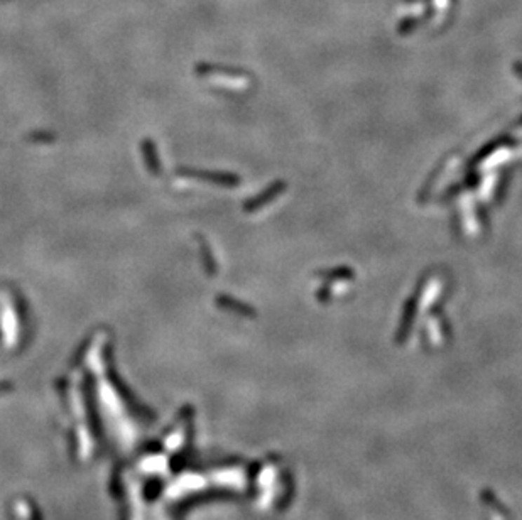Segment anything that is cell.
<instances>
[{
	"label": "cell",
	"mask_w": 522,
	"mask_h": 520,
	"mask_svg": "<svg viewBox=\"0 0 522 520\" xmlns=\"http://www.w3.org/2000/svg\"><path fill=\"white\" fill-rule=\"evenodd\" d=\"M180 176H183L185 180H201V181H208V182H215V185L220 186H235L239 182V180L235 176H229V174H217V173H206V171H193V169H181Z\"/></svg>",
	"instance_id": "obj_1"
},
{
	"label": "cell",
	"mask_w": 522,
	"mask_h": 520,
	"mask_svg": "<svg viewBox=\"0 0 522 520\" xmlns=\"http://www.w3.org/2000/svg\"><path fill=\"white\" fill-rule=\"evenodd\" d=\"M140 149H142L144 161H146L147 169L151 171V174H154V176L161 174V161L159 157H157L154 142H152L151 139H144L142 144H140Z\"/></svg>",
	"instance_id": "obj_2"
},
{
	"label": "cell",
	"mask_w": 522,
	"mask_h": 520,
	"mask_svg": "<svg viewBox=\"0 0 522 520\" xmlns=\"http://www.w3.org/2000/svg\"><path fill=\"white\" fill-rule=\"evenodd\" d=\"M218 306L225 307V309H227V307H232V309L240 311V314H247L248 313V307L246 305L234 301V298H230V296H218Z\"/></svg>",
	"instance_id": "obj_3"
},
{
	"label": "cell",
	"mask_w": 522,
	"mask_h": 520,
	"mask_svg": "<svg viewBox=\"0 0 522 520\" xmlns=\"http://www.w3.org/2000/svg\"><path fill=\"white\" fill-rule=\"evenodd\" d=\"M201 251H203V255L206 257V259H205V267H206V270H208V274L211 276V274H215V270H217V265H215V260L213 259H210V251H208V247H206L205 242H203V245H201Z\"/></svg>",
	"instance_id": "obj_4"
},
{
	"label": "cell",
	"mask_w": 522,
	"mask_h": 520,
	"mask_svg": "<svg viewBox=\"0 0 522 520\" xmlns=\"http://www.w3.org/2000/svg\"><path fill=\"white\" fill-rule=\"evenodd\" d=\"M29 140H32V142H55V135L49 134V132H36V134H32L31 137H29Z\"/></svg>",
	"instance_id": "obj_5"
}]
</instances>
